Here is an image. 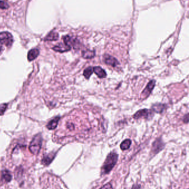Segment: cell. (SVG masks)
I'll use <instances>...</instances> for the list:
<instances>
[{"label":"cell","mask_w":189,"mask_h":189,"mask_svg":"<svg viewBox=\"0 0 189 189\" xmlns=\"http://www.w3.org/2000/svg\"><path fill=\"white\" fill-rule=\"evenodd\" d=\"M152 117V113L151 110H149L146 109H144L140 110L136 112L135 114L134 115L133 118L135 119H138L139 118H144L149 119Z\"/></svg>","instance_id":"obj_5"},{"label":"cell","mask_w":189,"mask_h":189,"mask_svg":"<svg viewBox=\"0 0 189 189\" xmlns=\"http://www.w3.org/2000/svg\"><path fill=\"white\" fill-rule=\"evenodd\" d=\"M82 55L84 58L86 59H90L93 58L96 55L95 51H90L87 50L83 51L82 52Z\"/></svg>","instance_id":"obj_14"},{"label":"cell","mask_w":189,"mask_h":189,"mask_svg":"<svg viewBox=\"0 0 189 189\" xmlns=\"http://www.w3.org/2000/svg\"><path fill=\"white\" fill-rule=\"evenodd\" d=\"M183 121L185 123H188V121H189V115H188V114H187L186 115H185L184 119H183Z\"/></svg>","instance_id":"obj_24"},{"label":"cell","mask_w":189,"mask_h":189,"mask_svg":"<svg viewBox=\"0 0 189 189\" xmlns=\"http://www.w3.org/2000/svg\"><path fill=\"white\" fill-rule=\"evenodd\" d=\"M93 69V72L100 78H104L107 76V73L106 71L99 66L94 67Z\"/></svg>","instance_id":"obj_10"},{"label":"cell","mask_w":189,"mask_h":189,"mask_svg":"<svg viewBox=\"0 0 189 189\" xmlns=\"http://www.w3.org/2000/svg\"><path fill=\"white\" fill-rule=\"evenodd\" d=\"M23 170L21 166H19L16 169L15 177L17 179H19L21 177H22L23 175Z\"/></svg>","instance_id":"obj_20"},{"label":"cell","mask_w":189,"mask_h":189,"mask_svg":"<svg viewBox=\"0 0 189 189\" xmlns=\"http://www.w3.org/2000/svg\"><path fill=\"white\" fill-rule=\"evenodd\" d=\"M54 156L55 155L54 154V153H50L49 154L44 156L43 159L42 160V164L45 166L49 165L53 160V159L54 158Z\"/></svg>","instance_id":"obj_11"},{"label":"cell","mask_w":189,"mask_h":189,"mask_svg":"<svg viewBox=\"0 0 189 189\" xmlns=\"http://www.w3.org/2000/svg\"><path fill=\"white\" fill-rule=\"evenodd\" d=\"M7 107V104H2L0 105V115L3 114L4 112L6 110Z\"/></svg>","instance_id":"obj_21"},{"label":"cell","mask_w":189,"mask_h":189,"mask_svg":"<svg viewBox=\"0 0 189 189\" xmlns=\"http://www.w3.org/2000/svg\"><path fill=\"white\" fill-rule=\"evenodd\" d=\"M2 44H0V52H1V51L2 50Z\"/></svg>","instance_id":"obj_25"},{"label":"cell","mask_w":189,"mask_h":189,"mask_svg":"<svg viewBox=\"0 0 189 189\" xmlns=\"http://www.w3.org/2000/svg\"><path fill=\"white\" fill-rule=\"evenodd\" d=\"M100 189H113L112 187V185L110 183L107 184L105 185L102 187Z\"/></svg>","instance_id":"obj_23"},{"label":"cell","mask_w":189,"mask_h":189,"mask_svg":"<svg viewBox=\"0 0 189 189\" xmlns=\"http://www.w3.org/2000/svg\"><path fill=\"white\" fill-rule=\"evenodd\" d=\"M71 48L67 45H66L65 44L60 43L58 45L53 47V50L55 51L56 52H67L68 51L71 50Z\"/></svg>","instance_id":"obj_9"},{"label":"cell","mask_w":189,"mask_h":189,"mask_svg":"<svg viewBox=\"0 0 189 189\" xmlns=\"http://www.w3.org/2000/svg\"><path fill=\"white\" fill-rule=\"evenodd\" d=\"M164 143L161 139H157L155 140V142L152 143V153L155 155L158 154L159 152H160L164 148Z\"/></svg>","instance_id":"obj_4"},{"label":"cell","mask_w":189,"mask_h":189,"mask_svg":"<svg viewBox=\"0 0 189 189\" xmlns=\"http://www.w3.org/2000/svg\"><path fill=\"white\" fill-rule=\"evenodd\" d=\"M93 69L92 67H89L88 68H86L85 70L84 71L83 75L84 77L86 78L87 79H88L93 74Z\"/></svg>","instance_id":"obj_19"},{"label":"cell","mask_w":189,"mask_h":189,"mask_svg":"<svg viewBox=\"0 0 189 189\" xmlns=\"http://www.w3.org/2000/svg\"><path fill=\"white\" fill-rule=\"evenodd\" d=\"M9 5L5 1H0V8L2 9H7L9 8Z\"/></svg>","instance_id":"obj_22"},{"label":"cell","mask_w":189,"mask_h":189,"mask_svg":"<svg viewBox=\"0 0 189 189\" xmlns=\"http://www.w3.org/2000/svg\"><path fill=\"white\" fill-rule=\"evenodd\" d=\"M2 179L6 183H9L12 180V175L10 174L9 171L7 170H5L2 171Z\"/></svg>","instance_id":"obj_17"},{"label":"cell","mask_w":189,"mask_h":189,"mask_svg":"<svg viewBox=\"0 0 189 189\" xmlns=\"http://www.w3.org/2000/svg\"><path fill=\"white\" fill-rule=\"evenodd\" d=\"M155 86V81L152 80L150 81L149 83L146 86L145 88L144 89L143 92L142 93V98H146L148 96H149L150 94L151 93L152 90H153Z\"/></svg>","instance_id":"obj_6"},{"label":"cell","mask_w":189,"mask_h":189,"mask_svg":"<svg viewBox=\"0 0 189 189\" xmlns=\"http://www.w3.org/2000/svg\"><path fill=\"white\" fill-rule=\"evenodd\" d=\"M13 38L12 34L8 32L0 33V44H4L6 46H11L13 44Z\"/></svg>","instance_id":"obj_3"},{"label":"cell","mask_w":189,"mask_h":189,"mask_svg":"<svg viewBox=\"0 0 189 189\" xmlns=\"http://www.w3.org/2000/svg\"><path fill=\"white\" fill-rule=\"evenodd\" d=\"M40 54L39 50L37 48H34L30 50L28 53V59L30 61H33Z\"/></svg>","instance_id":"obj_13"},{"label":"cell","mask_w":189,"mask_h":189,"mask_svg":"<svg viewBox=\"0 0 189 189\" xmlns=\"http://www.w3.org/2000/svg\"><path fill=\"white\" fill-rule=\"evenodd\" d=\"M58 38H59L58 33L56 32L52 31L45 38V40H50V41L57 40L58 39Z\"/></svg>","instance_id":"obj_16"},{"label":"cell","mask_w":189,"mask_h":189,"mask_svg":"<svg viewBox=\"0 0 189 189\" xmlns=\"http://www.w3.org/2000/svg\"><path fill=\"white\" fill-rule=\"evenodd\" d=\"M118 155L115 152H111L109 154L102 168V174H108L114 167L118 161Z\"/></svg>","instance_id":"obj_1"},{"label":"cell","mask_w":189,"mask_h":189,"mask_svg":"<svg viewBox=\"0 0 189 189\" xmlns=\"http://www.w3.org/2000/svg\"><path fill=\"white\" fill-rule=\"evenodd\" d=\"M63 40H64V44H65L66 45L70 47L71 48L72 47H75L76 45H78V40L73 37H71L69 35H67L64 36L63 37Z\"/></svg>","instance_id":"obj_8"},{"label":"cell","mask_w":189,"mask_h":189,"mask_svg":"<svg viewBox=\"0 0 189 189\" xmlns=\"http://www.w3.org/2000/svg\"><path fill=\"white\" fill-rule=\"evenodd\" d=\"M104 61L107 65H110L113 67H116L119 64L118 60L115 57L108 54L104 55Z\"/></svg>","instance_id":"obj_7"},{"label":"cell","mask_w":189,"mask_h":189,"mask_svg":"<svg viewBox=\"0 0 189 189\" xmlns=\"http://www.w3.org/2000/svg\"><path fill=\"white\" fill-rule=\"evenodd\" d=\"M165 108L164 104H163L161 103H157L155 104L152 106V110L153 112L157 113H161L163 112Z\"/></svg>","instance_id":"obj_15"},{"label":"cell","mask_w":189,"mask_h":189,"mask_svg":"<svg viewBox=\"0 0 189 189\" xmlns=\"http://www.w3.org/2000/svg\"><path fill=\"white\" fill-rule=\"evenodd\" d=\"M42 142V138L40 134H38L33 137L29 146V150L31 153L34 155H37L41 148Z\"/></svg>","instance_id":"obj_2"},{"label":"cell","mask_w":189,"mask_h":189,"mask_svg":"<svg viewBox=\"0 0 189 189\" xmlns=\"http://www.w3.org/2000/svg\"><path fill=\"white\" fill-rule=\"evenodd\" d=\"M131 141L130 139H126L123 141L121 144V148L123 150H126L130 148Z\"/></svg>","instance_id":"obj_18"},{"label":"cell","mask_w":189,"mask_h":189,"mask_svg":"<svg viewBox=\"0 0 189 189\" xmlns=\"http://www.w3.org/2000/svg\"><path fill=\"white\" fill-rule=\"evenodd\" d=\"M59 119H60L59 117H57L56 118H54L47 125V128L49 130H53V129H56V127L58 125V124Z\"/></svg>","instance_id":"obj_12"}]
</instances>
